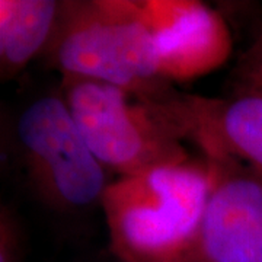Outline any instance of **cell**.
Wrapping results in <instances>:
<instances>
[{
    "label": "cell",
    "instance_id": "cell-3",
    "mask_svg": "<svg viewBox=\"0 0 262 262\" xmlns=\"http://www.w3.org/2000/svg\"><path fill=\"white\" fill-rule=\"evenodd\" d=\"M60 92L89 149L108 172L131 177L191 160L168 122L121 88L61 77Z\"/></svg>",
    "mask_w": 262,
    "mask_h": 262
},
{
    "label": "cell",
    "instance_id": "cell-7",
    "mask_svg": "<svg viewBox=\"0 0 262 262\" xmlns=\"http://www.w3.org/2000/svg\"><path fill=\"white\" fill-rule=\"evenodd\" d=\"M143 6L165 82L195 80L229 60L233 39L219 10L196 0H143Z\"/></svg>",
    "mask_w": 262,
    "mask_h": 262
},
{
    "label": "cell",
    "instance_id": "cell-2",
    "mask_svg": "<svg viewBox=\"0 0 262 262\" xmlns=\"http://www.w3.org/2000/svg\"><path fill=\"white\" fill-rule=\"evenodd\" d=\"M46 64L118 86L140 101L172 89L159 75L143 0H61Z\"/></svg>",
    "mask_w": 262,
    "mask_h": 262
},
{
    "label": "cell",
    "instance_id": "cell-8",
    "mask_svg": "<svg viewBox=\"0 0 262 262\" xmlns=\"http://www.w3.org/2000/svg\"><path fill=\"white\" fill-rule=\"evenodd\" d=\"M58 0H0V79H16L44 54L56 28Z\"/></svg>",
    "mask_w": 262,
    "mask_h": 262
},
{
    "label": "cell",
    "instance_id": "cell-10",
    "mask_svg": "<svg viewBox=\"0 0 262 262\" xmlns=\"http://www.w3.org/2000/svg\"><path fill=\"white\" fill-rule=\"evenodd\" d=\"M24 252V227L6 204L0 208V262H20Z\"/></svg>",
    "mask_w": 262,
    "mask_h": 262
},
{
    "label": "cell",
    "instance_id": "cell-4",
    "mask_svg": "<svg viewBox=\"0 0 262 262\" xmlns=\"http://www.w3.org/2000/svg\"><path fill=\"white\" fill-rule=\"evenodd\" d=\"M13 141L39 200L60 213L101 206L111 181L57 92L27 102L13 121Z\"/></svg>",
    "mask_w": 262,
    "mask_h": 262
},
{
    "label": "cell",
    "instance_id": "cell-9",
    "mask_svg": "<svg viewBox=\"0 0 262 262\" xmlns=\"http://www.w3.org/2000/svg\"><path fill=\"white\" fill-rule=\"evenodd\" d=\"M234 95H249L262 99V28L245 50L233 70Z\"/></svg>",
    "mask_w": 262,
    "mask_h": 262
},
{
    "label": "cell",
    "instance_id": "cell-1",
    "mask_svg": "<svg viewBox=\"0 0 262 262\" xmlns=\"http://www.w3.org/2000/svg\"><path fill=\"white\" fill-rule=\"evenodd\" d=\"M214 182L206 158L111 181L101 207L117 259L187 262Z\"/></svg>",
    "mask_w": 262,
    "mask_h": 262
},
{
    "label": "cell",
    "instance_id": "cell-6",
    "mask_svg": "<svg viewBox=\"0 0 262 262\" xmlns=\"http://www.w3.org/2000/svg\"><path fill=\"white\" fill-rule=\"evenodd\" d=\"M208 160L215 182L187 262H262V173L234 159Z\"/></svg>",
    "mask_w": 262,
    "mask_h": 262
},
{
    "label": "cell",
    "instance_id": "cell-5",
    "mask_svg": "<svg viewBox=\"0 0 262 262\" xmlns=\"http://www.w3.org/2000/svg\"><path fill=\"white\" fill-rule=\"evenodd\" d=\"M207 159H234L262 173V99L249 95L211 98L173 88L144 101Z\"/></svg>",
    "mask_w": 262,
    "mask_h": 262
}]
</instances>
